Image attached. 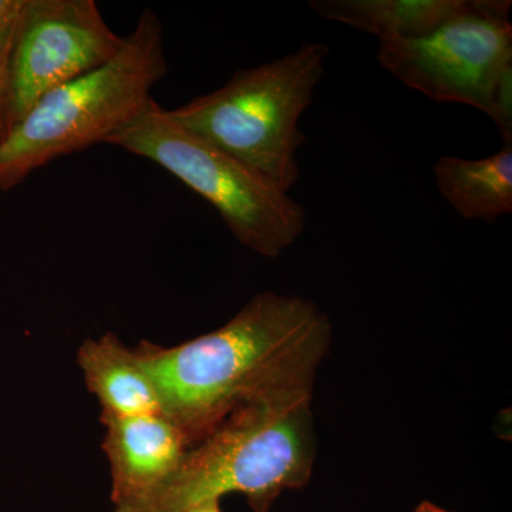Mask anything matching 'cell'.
<instances>
[{
	"label": "cell",
	"mask_w": 512,
	"mask_h": 512,
	"mask_svg": "<svg viewBox=\"0 0 512 512\" xmlns=\"http://www.w3.org/2000/svg\"><path fill=\"white\" fill-rule=\"evenodd\" d=\"M330 340L328 316L315 303L261 292L214 332L171 348L141 342L134 350L161 413L192 446L256 394L316 376Z\"/></svg>",
	"instance_id": "cell-1"
},
{
	"label": "cell",
	"mask_w": 512,
	"mask_h": 512,
	"mask_svg": "<svg viewBox=\"0 0 512 512\" xmlns=\"http://www.w3.org/2000/svg\"><path fill=\"white\" fill-rule=\"evenodd\" d=\"M315 377L275 384L241 404L163 485L114 512H185L231 493L268 512L284 491L306 487L316 457Z\"/></svg>",
	"instance_id": "cell-2"
},
{
	"label": "cell",
	"mask_w": 512,
	"mask_h": 512,
	"mask_svg": "<svg viewBox=\"0 0 512 512\" xmlns=\"http://www.w3.org/2000/svg\"><path fill=\"white\" fill-rule=\"evenodd\" d=\"M168 73L163 23L143 10L109 63L45 94L0 141V191L57 158L106 143L140 113Z\"/></svg>",
	"instance_id": "cell-3"
},
{
	"label": "cell",
	"mask_w": 512,
	"mask_h": 512,
	"mask_svg": "<svg viewBox=\"0 0 512 512\" xmlns=\"http://www.w3.org/2000/svg\"><path fill=\"white\" fill-rule=\"evenodd\" d=\"M328 46L303 43L295 52L239 70L220 89L168 110L194 136L289 194L301 178L296 153L305 143L301 119L325 74Z\"/></svg>",
	"instance_id": "cell-4"
},
{
	"label": "cell",
	"mask_w": 512,
	"mask_h": 512,
	"mask_svg": "<svg viewBox=\"0 0 512 512\" xmlns=\"http://www.w3.org/2000/svg\"><path fill=\"white\" fill-rule=\"evenodd\" d=\"M106 144L147 158L173 174L210 202L244 247L264 258H278L305 231L302 205L175 123L153 97Z\"/></svg>",
	"instance_id": "cell-5"
},
{
	"label": "cell",
	"mask_w": 512,
	"mask_h": 512,
	"mask_svg": "<svg viewBox=\"0 0 512 512\" xmlns=\"http://www.w3.org/2000/svg\"><path fill=\"white\" fill-rule=\"evenodd\" d=\"M510 0H467L426 37L380 42L377 60L404 86L437 103L487 114L512 141Z\"/></svg>",
	"instance_id": "cell-6"
},
{
	"label": "cell",
	"mask_w": 512,
	"mask_h": 512,
	"mask_svg": "<svg viewBox=\"0 0 512 512\" xmlns=\"http://www.w3.org/2000/svg\"><path fill=\"white\" fill-rule=\"evenodd\" d=\"M123 45L94 0H26L9 57L5 134L45 94L109 63Z\"/></svg>",
	"instance_id": "cell-7"
},
{
	"label": "cell",
	"mask_w": 512,
	"mask_h": 512,
	"mask_svg": "<svg viewBox=\"0 0 512 512\" xmlns=\"http://www.w3.org/2000/svg\"><path fill=\"white\" fill-rule=\"evenodd\" d=\"M103 450L110 463L114 507L136 503L157 490L190 450L184 434L163 413L101 416Z\"/></svg>",
	"instance_id": "cell-8"
},
{
	"label": "cell",
	"mask_w": 512,
	"mask_h": 512,
	"mask_svg": "<svg viewBox=\"0 0 512 512\" xmlns=\"http://www.w3.org/2000/svg\"><path fill=\"white\" fill-rule=\"evenodd\" d=\"M87 389L99 400L101 416L133 417L161 413L153 380L119 336L106 333L84 340L77 352Z\"/></svg>",
	"instance_id": "cell-9"
},
{
	"label": "cell",
	"mask_w": 512,
	"mask_h": 512,
	"mask_svg": "<svg viewBox=\"0 0 512 512\" xmlns=\"http://www.w3.org/2000/svg\"><path fill=\"white\" fill-rule=\"evenodd\" d=\"M467 0H312L320 18L375 35L379 42L416 40L439 29Z\"/></svg>",
	"instance_id": "cell-10"
},
{
	"label": "cell",
	"mask_w": 512,
	"mask_h": 512,
	"mask_svg": "<svg viewBox=\"0 0 512 512\" xmlns=\"http://www.w3.org/2000/svg\"><path fill=\"white\" fill-rule=\"evenodd\" d=\"M437 190L466 220L493 224L512 212V141L490 157H441L434 165Z\"/></svg>",
	"instance_id": "cell-11"
},
{
	"label": "cell",
	"mask_w": 512,
	"mask_h": 512,
	"mask_svg": "<svg viewBox=\"0 0 512 512\" xmlns=\"http://www.w3.org/2000/svg\"><path fill=\"white\" fill-rule=\"evenodd\" d=\"M19 23V22H18ZM18 23L12 28L0 32V123L3 124V103H5L6 82H8V64L15 40ZM5 128V126H3Z\"/></svg>",
	"instance_id": "cell-12"
},
{
	"label": "cell",
	"mask_w": 512,
	"mask_h": 512,
	"mask_svg": "<svg viewBox=\"0 0 512 512\" xmlns=\"http://www.w3.org/2000/svg\"><path fill=\"white\" fill-rule=\"evenodd\" d=\"M26 0H0V32L19 22Z\"/></svg>",
	"instance_id": "cell-13"
},
{
	"label": "cell",
	"mask_w": 512,
	"mask_h": 512,
	"mask_svg": "<svg viewBox=\"0 0 512 512\" xmlns=\"http://www.w3.org/2000/svg\"><path fill=\"white\" fill-rule=\"evenodd\" d=\"M185 512H222L220 500L207 501Z\"/></svg>",
	"instance_id": "cell-14"
},
{
	"label": "cell",
	"mask_w": 512,
	"mask_h": 512,
	"mask_svg": "<svg viewBox=\"0 0 512 512\" xmlns=\"http://www.w3.org/2000/svg\"><path fill=\"white\" fill-rule=\"evenodd\" d=\"M414 512H450V511L443 510V508L439 507V505L429 503V501H423V503H421L419 505V507H417L416 510H414Z\"/></svg>",
	"instance_id": "cell-15"
},
{
	"label": "cell",
	"mask_w": 512,
	"mask_h": 512,
	"mask_svg": "<svg viewBox=\"0 0 512 512\" xmlns=\"http://www.w3.org/2000/svg\"><path fill=\"white\" fill-rule=\"evenodd\" d=\"M3 137H5V128H3V124L0 123V141L3 140Z\"/></svg>",
	"instance_id": "cell-16"
}]
</instances>
